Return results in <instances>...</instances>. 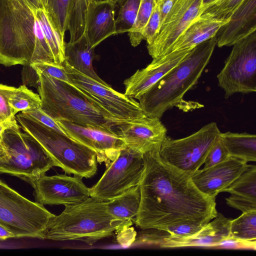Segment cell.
Listing matches in <instances>:
<instances>
[{
	"mask_svg": "<svg viewBox=\"0 0 256 256\" xmlns=\"http://www.w3.org/2000/svg\"><path fill=\"white\" fill-rule=\"evenodd\" d=\"M22 113L50 128L68 136L57 121L44 112L40 108Z\"/></svg>",
	"mask_w": 256,
	"mask_h": 256,
	"instance_id": "cell-39",
	"label": "cell"
},
{
	"mask_svg": "<svg viewBox=\"0 0 256 256\" xmlns=\"http://www.w3.org/2000/svg\"><path fill=\"white\" fill-rule=\"evenodd\" d=\"M256 31V0H244L230 20L218 31L215 38L220 47L232 46Z\"/></svg>",
	"mask_w": 256,
	"mask_h": 256,
	"instance_id": "cell-20",
	"label": "cell"
},
{
	"mask_svg": "<svg viewBox=\"0 0 256 256\" xmlns=\"http://www.w3.org/2000/svg\"><path fill=\"white\" fill-rule=\"evenodd\" d=\"M220 132L211 122L186 137L172 139L167 136L159 154L167 163L192 174L204 164L207 154Z\"/></svg>",
	"mask_w": 256,
	"mask_h": 256,
	"instance_id": "cell-10",
	"label": "cell"
},
{
	"mask_svg": "<svg viewBox=\"0 0 256 256\" xmlns=\"http://www.w3.org/2000/svg\"><path fill=\"white\" fill-rule=\"evenodd\" d=\"M256 246V210L242 212L230 221V237Z\"/></svg>",
	"mask_w": 256,
	"mask_h": 256,
	"instance_id": "cell-28",
	"label": "cell"
},
{
	"mask_svg": "<svg viewBox=\"0 0 256 256\" xmlns=\"http://www.w3.org/2000/svg\"><path fill=\"white\" fill-rule=\"evenodd\" d=\"M116 8L115 2L111 0H98L90 4L84 34L92 48L116 34Z\"/></svg>",
	"mask_w": 256,
	"mask_h": 256,
	"instance_id": "cell-21",
	"label": "cell"
},
{
	"mask_svg": "<svg viewBox=\"0 0 256 256\" xmlns=\"http://www.w3.org/2000/svg\"><path fill=\"white\" fill-rule=\"evenodd\" d=\"M106 168L99 180L90 188V196L104 202L139 184L144 168L143 154L125 146Z\"/></svg>",
	"mask_w": 256,
	"mask_h": 256,
	"instance_id": "cell-12",
	"label": "cell"
},
{
	"mask_svg": "<svg viewBox=\"0 0 256 256\" xmlns=\"http://www.w3.org/2000/svg\"><path fill=\"white\" fill-rule=\"evenodd\" d=\"M17 122L52 158L56 166L66 174L90 178L97 172L96 153L68 136L58 132L22 112L16 114Z\"/></svg>",
	"mask_w": 256,
	"mask_h": 256,
	"instance_id": "cell-6",
	"label": "cell"
},
{
	"mask_svg": "<svg viewBox=\"0 0 256 256\" xmlns=\"http://www.w3.org/2000/svg\"><path fill=\"white\" fill-rule=\"evenodd\" d=\"M206 224H182L170 226L164 230L168 234L174 237H187L200 230Z\"/></svg>",
	"mask_w": 256,
	"mask_h": 256,
	"instance_id": "cell-40",
	"label": "cell"
},
{
	"mask_svg": "<svg viewBox=\"0 0 256 256\" xmlns=\"http://www.w3.org/2000/svg\"><path fill=\"white\" fill-rule=\"evenodd\" d=\"M36 14L42 25L46 42L52 54L54 62L62 64L65 60V42L50 22L44 8L36 9Z\"/></svg>",
	"mask_w": 256,
	"mask_h": 256,
	"instance_id": "cell-29",
	"label": "cell"
},
{
	"mask_svg": "<svg viewBox=\"0 0 256 256\" xmlns=\"http://www.w3.org/2000/svg\"><path fill=\"white\" fill-rule=\"evenodd\" d=\"M160 4L156 2L149 20L145 26L143 38L146 41L148 45L150 44L157 36L161 26Z\"/></svg>",
	"mask_w": 256,
	"mask_h": 256,
	"instance_id": "cell-36",
	"label": "cell"
},
{
	"mask_svg": "<svg viewBox=\"0 0 256 256\" xmlns=\"http://www.w3.org/2000/svg\"><path fill=\"white\" fill-rule=\"evenodd\" d=\"M30 66L34 70H39L57 80L70 82L64 63L58 64L54 63L38 62L32 63Z\"/></svg>",
	"mask_w": 256,
	"mask_h": 256,
	"instance_id": "cell-37",
	"label": "cell"
},
{
	"mask_svg": "<svg viewBox=\"0 0 256 256\" xmlns=\"http://www.w3.org/2000/svg\"><path fill=\"white\" fill-rule=\"evenodd\" d=\"M8 102L16 114L19 112L34 110L41 106L40 96L22 85L18 88L12 86L10 92Z\"/></svg>",
	"mask_w": 256,
	"mask_h": 256,
	"instance_id": "cell-30",
	"label": "cell"
},
{
	"mask_svg": "<svg viewBox=\"0 0 256 256\" xmlns=\"http://www.w3.org/2000/svg\"><path fill=\"white\" fill-rule=\"evenodd\" d=\"M214 0H203V6H202L203 11H204V8L208 4H209L212 2Z\"/></svg>",
	"mask_w": 256,
	"mask_h": 256,
	"instance_id": "cell-44",
	"label": "cell"
},
{
	"mask_svg": "<svg viewBox=\"0 0 256 256\" xmlns=\"http://www.w3.org/2000/svg\"><path fill=\"white\" fill-rule=\"evenodd\" d=\"M70 82L98 106L122 122L146 116L133 98L119 92L64 62Z\"/></svg>",
	"mask_w": 256,
	"mask_h": 256,
	"instance_id": "cell-9",
	"label": "cell"
},
{
	"mask_svg": "<svg viewBox=\"0 0 256 256\" xmlns=\"http://www.w3.org/2000/svg\"><path fill=\"white\" fill-rule=\"evenodd\" d=\"M230 156L220 134L207 154L204 164V168H208L222 162Z\"/></svg>",
	"mask_w": 256,
	"mask_h": 256,
	"instance_id": "cell-35",
	"label": "cell"
},
{
	"mask_svg": "<svg viewBox=\"0 0 256 256\" xmlns=\"http://www.w3.org/2000/svg\"><path fill=\"white\" fill-rule=\"evenodd\" d=\"M36 8H44L42 0H28Z\"/></svg>",
	"mask_w": 256,
	"mask_h": 256,
	"instance_id": "cell-43",
	"label": "cell"
},
{
	"mask_svg": "<svg viewBox=\"0 0 256 256\" xmlns=\"http://www.w3.org/2000/svg\"><path fill=\"white\" fill-rule=\"evenodd\" d=\"M38 91L42 110L54 120L114 132L122 123L83 94L70 82L54 78L39 70Z\"/></svg>",
	"mask_w": 256,
	"mask_h": 256,
	"instance_id": "cell-5",
	"label": "cell"
},
{
	"mask_svg": "<svg viewBox=\"0 0 256 256\" xmlns=\"http://www.w3.org/2000/svg\"><path fill=\"white\" fill-rule=\"evenodd\" d=\"M244 0H214L204 8L202 14L219 20H228Z\"/></svg>",
	"mask_w": 256,
	"mask_h": 256,
	"instance_id": "cell-34",
	"label": "cell"
},
{
	"mask_svg": "<svg viewBox=\"0 0 256 256\" xmlns=\"http://www.w3.org/2000/svg\"><path fill=\"white\" fill-rule=\"evenodd\" d=\"M20 128L17 124L6 128L0 137V173L32 185L56 165L40 144Z\"/></svg>",
	"mask_w": 256,
	"mask_h": 256,
	"instance_id": "cell-7",
	"label": "cell"
},
{
	"mask_svg": "<svg viewBox=\"0 0 256 256\" xmlns=\"http://www.w3.org/2000/svg\"><path fill=\"white\" fill-rule=\"evenodd\" d=\"M112 0V1H113L114 2H115V1H116V0Z\"/></svg>",
	"mask_w": 256,
	"mask_h": 256,
	"instance_id": "cell-46",
	"label": "cell"
},
{
	"mask_svg": "<svg viewBox=\"0 0 256 256\" xmlns=\"http://www.w3.org/2000/svg\"><path fill=\"white\" fill-rule=\"evenodd\" d=\"M54 215L43 204L27 199L0 179V225L16 238L44 240V232Z\"/></svg>",
	"mask_w": 256,
	"mask_h": 256,
	"instance_id": "cell-8",
	"label": "cell"
},
{
	"mask_svg": "<svg viewBox=\"0 0 256 256\" xmlns=\"http://www.w3.org/2000/svg\"><path fill=\"white\" fill-rule=\"evenodd\" d=\"M64 206L50 220L44 240H77L92 246L132 224L114 218L108 210L106 202L90 196Z\"/></svg>",
	"mask_w": 256,
	"mask_h": 256,
	"instance_id": "cell-3",
	"label": "cell"
},
{
	"mask_svg": "<svg viewBox=\"0 0 256 256\" xmlns=\"http://www.w3.org/2000/svg\"><path fill=\"white\" fill-rule=\"evenodd\" d=\"M98 0H75L68 30L69 42H73L84 34L88 10L90 4Z\"/></svg>",
	"mask_w": 256,
	"mask_h": 256,
	"instance_id": "cell-32",
	"label": "cell"
},
{
	"mask_svg": "<svg viewBox=\"0 0 256 256\" xmlns=\"http://www.w3.org/2000/svg\"><path fill=\"white\" fill-rule=\"evenodd\" d=\"M94 48H92L84 34L74 42L65 43L64 62L78 72L104 84L94 70L92 61Z\"/></svg>",
	"mask_w": 256,
	"mask_h": 256,
	"instance_id": "cell-24",
	"label": "cell"
},
{
	"mask_svg": "<svg viewBox=\"0 0 256 256\" xmlns=\"http://www.w3.org/2000/svg\"><path fill=\"white\" fill-rule=\"evenodd\" d=\"M140 0H116L118 12L116 18V34L128 32L137 16Z\"/></svg>",
	"mask_w": 256,
	"mask_h": 256,
	"instance_id": "cell-31",
	"label": "cell"
},
{
	"mask_svg": "<svg viewBox=\"0 0 256 256\" xmlns=\"http://www.w3.org/2000/svg\"><path fill=\"white\" fill-rule=\"evenodd\" d=\"M12 86L0 84V123L16 120V114L8 102V98Z\"/></svg>",
	"mask_w": 256,
	"mask_h": 256,
	"instance_id": "cell-38",
	"label": "cell"
},
{
	"mask_svg": "<svg viewBox=\"0 0 256 256\" xmlns=\"http://www.w3.org/2000/svg\"><path fill=\"white\" fill-rule=\"evenodd\" d=\"M216 45L214 36L196 46L177 66L136 98L147 116L160 118L166 110L180 106L185 94L197 83Z\"/></svg>",
	"mask_w": 256,
	"mask_h": 256,
	"instance_id": "cell-4",
	"label": "cell"
},
{
	"mask_svg": "<svg viewBox=\"0 0 256 256\" xmlns=\"http://www.w3.org/2000/svg\"><path fill=\"white\" fill-rule=\"evenodd\" d=\"M140 201L133 222L142 230L164 231L182 224H206L218 214L216 198L200 191L192 174L166 162L159 151L143 154Z\"/></svg>",
	"mask_w": 256,
	"mask_h": 256,
	"instance_id": "cell-1",
	"label": "cell"
},
{
	"mask_svg": "<svg viewBox=\"0 0 256 256\" xmlns=\"http://www.w3.org/2000/svg\"><path fill=\"white\" fill-rule=\"evenodd\" d=\"M18 124L17 120L12 122H7L0 123V137L2 136L4 132L8 128H10L12 126Z\"/></svg>",
	"mask_w": 256,
	"mask_h": 256,
	"instance_id": "cell-42",
	"label": "cell"
},
{
	"mask_svg": "<svg viewBox=\"0 0 256 256\" xmlns=\"http://www.w3.org/2000/svg\"><path fill=\"white\" fill-rule=\"evenodd\" d=\"M192 50L172 52L154 58L146 68L137 70L124 81V94L134 98L144 94L177 66Z\"/></svg>",
	"mask_w": 256,
	"mask_h": 256,
	"instance_id": "cell-19",
	"label": "cell"
},
{
	"mask_svg": "<svg viewBox=\"0 0 256 256\" xmlns=\"http://www.w3.org/2000/svg\"><path fill=\"white\" fill-rule=\"evenodd\" d=\"M156 2V0H140L135 22L128 32L132 46H138L144 40L142 33Z\"/></svg>",
	"mask_w": 256,
	"mask_h": 256,
	"instance_id": "cell-33",
	"label": "cell"
},
{
	"mask_svg": "<svg viewBox=\"0 0 256 256\" xmlns=\"http://www.w3.org/2000/svg\"><path fill=\"white\" fill-rule=\"evenodd\" d=\"M140 201L138 184L106 202L108 210L116 219L132 223L138 211Z\"/></svg>",
	"mask_w": 256,
	"mask_h": 256,
	"instance_id": "cell-25",
	"label": "cell"
},
{
	"mask_svg": "<svg viewBox=\"0 0 256 256\" xmlns=\"http://www.w3.org/2000/svg\"><path fill=\"white\" fill-rule=\"evenodd\" d=\"M14 238H16L15 236L12 232L0 225V240Z\"/></svg>",
	"mask_w": 256,
	"mask_h": 256,
	"instance_id": "cell-41",
	"label": "cell"
},
{
	"mask_svg": "<svg viewBox=\"0 0 256 256\" xmlns=\"http://www.w3.org/2000/svg\"><path fill=\"white\" fill-rule=\"evenodd\" d=\"M42 2H43L44 7V6L46 5V3L47 0H42Z\"/></svg>",
	"mask_w": 256,
	"mask_h": 256,
	"instance_id": "cell-45",
	"label": "cell"
},
{
	"mask_svg": "<svg viewBox=\"0 0 256 256\" xmlns=\"http://www.w3.org/2000/svg\"><path fill=\"white\" fill-rule=\"evenodd\" d=\"M115 132L126 146L144 154L159 151L166 137L167 130L157 118L146 116L115 126Z\"/></svg>",
	"mask_w": 256,
	"mask_h": 256,
	"instance_id": "cell-16",
	"label": "cell"
},
{
	"mask_svg": "<svg viewBox=\"0 0 256 256\" xmlns=\"http://www.w3.org/2000/svg\"><path fill=\"white\" fill-rule=\"evenodd\" d=\"M203 0H174L154 41L147 45L152 58L168 54L174 44L203 12Z\"/></svg>",
	"mask_w": 256,
	"mask_h": 256,
	"instance_id": "cell-13",
	"label": "cell"
},
{
	"mask_svg": "<svg viewBox=\"0 0 256 256\" xmlns=\"http://www.w3.org/2000/svg\"><path fill=\"white\" fill-rule=\"evenodd\" d=\"M56 120L70 138L94 150L98 162L104 163L106 168L125 146L115 132H110L64 120Z\"/></svg>",
	"mask_w": 256,
	"mask_h": 256,
	"instance_id": "cell-17",
	"label": "cell"
},
{
	"mask_svg": "<svg viewBox=\"0 0 256 256\" xmlns=\"http://www.w3.org/2000/svg\"><path fill=\"white\" fill-rule=\"evenodd\" d=\"M230 156L246 162L256 160V136L248 133L230 132L220 133Z\"/></svg>",
	"mask_w": 256,
	"mask_h": 256,
	"instance_id": "cell-26",
	"label": "cell"
},
{
	"mask_svg": "<svg viewBox=\"0 0 256 256\" xmlns=\"http://www.w3.org/2000/svg\"><path fill=\"white\" fill-rule=\"evenodd\" d=\"M247 164L246 162L230 156L222 162L197 170L192 174V180L202 193L216 198L242 174Z\"/></svg>",
	"mask_w": 256,
	"mask_h": 256,
	"instance_id": "cell-18",
	"label": "cell"
},
{
	"mask_svg": "<svg viewBox=\"0 0 256 256\" xmlns=\"http://www.w3.org/2000/svg\"><path fill=\"white\" fill-rule=\"evenodd\" d=\"M36 202L43 205L67 206L90 196V188L79 176L66 174L42 176L32 185Z\"/></svg>",
	"mask_w": 256,
	"mask_h": 256,
	"instance_id": "cell-14",
	"label": "cell"
},
{
	"mask_svg": "<svg viewBox=\"0 0 256 256\" xmlns=\"http://www.w3.org/2000/svg\"><path fill=\"white\" fill-rule=\"evenodd\" d=\"M230 20L216 19L202 14L180 36L172 46L170 52L192 49L214 37L218 30Z\"/></svg>",
	"mask_w": 256,
	"mask_h": 256,
	"instance_id": "cell-23",
	"label": "cell"
},
{
	"mask_svg": "<svg viewBox=\"0 0 256 256\" xmlns=\"http://www.w3.org/2000/svg\"><path fill=\"white\" fill-rule=\"evenodd\" d=\"M36 9L28 0H0V64L54 63Z\"/></svg>",
	"mask_w": 256,
	"mask_h": 256,
	"instance_id": "cell-2",
	"label": "cell"
},
{
	"mask_svg": "<svg viewBox=\"0 0 256 256\" xmlns=\"http://www.w3.org/2000/svg\"><path fill=\"white\" fill-rule=\"evenodd\" d=\"M212 222H208L196 234L187 237H174L167 232L158 230L152 231L148 238V244H156L162 248H175L187 246H217L230 237L231 220L222 214Z\"/></svg>",
	"mask_w": 256,
	"mask_h": 256,
	"instance_id": "cell-15",
	"label": "cell"
},
{
	"mask_svg": "<svg viewBox=\"0 0 256 256\" xmlns=\"http://www.w3.org/2000/svg\"><path fill=\"white\" fill-rule=\"evenodd\" d=\"M228 206L242 212L256 210V166L247 164L245 170L223 192Z\"/></svg>",
	"mask_w": 256,
	"mask_h": 256,
	"instance_id": "cell-22",
	"label": "cell"
},
{
	"mask_svg": "<svg viewBox=\"0 0 256 256\" xmlns=\"http://www.w3.org/2000/svg\"><path fill=\"white\" fill-rule=\"evenodd\" d=\"M75 0H47L44 8L60 38L64 40Z\"/></svg>",
	"mask_w": 256,
	"mask_h": 256,
	"instance_id": "cell-27",
	"label": "cell"
},
{
	"mask_svg": "<svg viewBox=\"0 0 256 256\" xmlns=\"http://www.w3.org/2000/svg\"><path fill=\"white\" fill-rule=\"evenodd\" d=\"M232 46L217 76L226 98L235 93L256 91V31Z\"/></svg>",
	"mask_w": 256,
	"mask_h": 256,
	"instance_id": "cell-11",
	"label": "cell"
}]
</instances>
